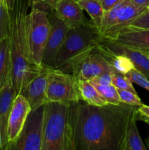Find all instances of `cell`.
<instances>
[{
	"label": "cell",
	"instance_id": "obj_1",
	"mask_svg": "<svg viewBox=\"0 0 149 150\" xmlns=\"http://www.w3.org/2000/svg\"><path fill=\"white\" fill-rule=\"evenodd\" d=\"M76 150H121L127 125L138 106L71 103Z\"/></svg>",
	"mask_w": 149,
	"mask_h": 150
},
{
	"label": "cell",
	"instance_id": "obj_2",
	"mask_svg": "<svg viewBox=\"0 0 149 150\" xmlns=\"http://www.w3.org/2000/svg\"><path fill=\"white\" fill-rule=\"evenodd\" d=\"M29 0H15L11 16V32L9 38L12 62L11 80L17 96L26 85L43 70L45 65H37L32 60L27 36Z\"/></svg>",
	"mask_w": 149,
	"mask_h": 150
},
{
	"label": "cell",
	"instance_id": "obj_3",
	"mask_svg": "<svg viewBox=\"0 0 149 150\" xmlns=\"http://www.w3.org/2000/svg\"><path fill=\"white\" fill-rule=\"evenodd\" d=\"M42 150H76L71 104L46 103Z\"/></svg>",
	"mask_w": 149,
	"mask_h": 150
},
{
	"label": "cell",
	"instance_id": "obj_4",
	"mask_svg": "<svg viewBox=\"0 0 149 150\" xmlns=\"http://www.w3.org/2000/svg\"><path fill=\"white\" fill-rule=\"evenodd\" d=\"M60 70L78 81H90L103 73L114 71L95 43L68 60Z\"/></svg>",
	"mask_w": 149,
	"mask_h": 150
},
{
	"label": "cell",
	"instance_id": "obj_5",
	"mask_svg": "<svg viewBox=\"0 0 149 150\" xmlns=\"http://www.w3.org/2000/svg\"><path fill=\"white\" fill-rule=\"evenodd\" d=\"M79 81L70 73L51 68L48 73L47 100L71 104L82 100Z\"/></svg>",
	"mask_w": 149,
	"mask_h": 150
},
{
	"label": "cell",
	"instance_id": "obj_6",
	"mask_svg": "<svg viewBox=\"0 0 149 150\" xmlns=\"http://www.w3.org/2000/svg\"><path fill=\"white\" fill-rule=\"evenodd\" d=\"M51 24L48 13L31 9L27 16V36L32 60L37 65H42V57L45 48Z\"/></svg>",
	"mask_w": 149,
	"mask_h": 150
},
{
	"label": "cell",
	"instance_id": "obj_7",
	"mask_svg": "<svg viewBox=\"0 0 149 150\" xmlns=\"http://www.w3.org/2000/svg\"><path fill=\"white\" fill-rule=\"evenodd\" d=\"M46 103L31 110L18 137L9 150H42Z\"/></svg>",
	"mask_w": 149,
	"mask_h": 150
},
{
	"label": "cell",
	"instance_id": "obj_8",
	"mask_svg": "<svg viewBox=\"0 0 149 150\" xmlns=\"http://www.w3.org/2000/svg\"><path fill=\"white\" fill-rule=\"evenodd\" d=\"M99 37V32L93 25L70 29L56 59L55 68H62L68 60L94 44Z\"/></svg>",
	"mask_w": 149,
	"mask_h": 150
},
{
	"label": "cell",
	"instance_id": "obj_9",
	"mask_svg": "<svg viewBox=\"0 0 149 150\" xmlns=\"http://www.w3.org/2000/svg\"><path fill=\"white\" fill-rule=\"evenodd\" d=\"M51 29L42 57V64L55 68V62L67 36L70 27L56 15L55 10L48 13Z\"/></svg>",
	"mask_w": 149,
	"mask_h": 150
},
{
	"label": "cell",
	"instance_id": "obj_10",
	"mask_svg": "<svg viewBox=\"0 0 149 150\" xmlns=\"http://www.w3.org/2000/svg\"><path fill=\"white\" fill-rule=\"evenodd\" d=\"M96 48L100 51L118 54L128 57L134 64V68L149 79V55L147 53L121 44L112 42L106 38L99 37L94 41Z\"/></svg>",
	"mask_w": 149,
	"mask_h": 150
},
{
	"label": "cell",
	"instance_id": "obj_11",
	"mask_svg": "<svg viewBox=\"0 0 149 150\" xmlns=\"http://www.w3.org/2000/svg\"><path fill=\"white\" fill-rule=\"evenodd\" d=\"M102 38L147 54L149 53V29L127 26Z\"/></svg>",
	"mask_w": 149,
	"mask_h": 150
},
{
	"label": "cell",
	"instance_id": "obj_12",
	"mask_svg": "<svg viewBox=\"0 0 149 150\" xmlns=\"http://www.w3.org/2000/svg\"><path fill=\"white\" fill-rule=\"evenodd\" d=\"M31 108L27 100L21 94L15 97L12 106L7 125L8 150L15 142L23 127Z\"/></svg>",
	"mask_w": 149,
	"mask_h": 150
},
{
	"label": "cell",
	"instance_id": "obj_13",
	"mask_svg": "<svg viewBox=\"0 0 149 150\" xmlns=\"http://www.w3.org/2000/svg\"><path fill=\"white\" fill-rule=\"evenodd\" d=\"M52 67L45 66L43 70L37 76L34 78L24 88L20 94L27 100L31 110L48 103L47 87H48V73Z\"/></svg>",
	"mask_w": 149,
	"mask_h": 150
},
{
	"label": "cell",
	"instance_id": "obj_14",
	"mask_svg": "<svg viewBox=\"0 0 149 150\" xmlns=\"http://www.w3.org/2000/svg\"><path fill=\"white\" fill-rule=\"evenodd\" d=\"M54 10L70 29L93 25L91 20L85 16L83 9L76 0H60L56 5Z\"/></svg>",
	"mask_w": 149,
	"mask_h": 150
},
{
	"label": "cell",
	"instance_id": "obj_15",
	"mask_svg": "<svg viewBox=\"0 0 149 150\" xmlns=\"http://www.w3.org/2000/svg\"><path fill=\"white\" fill-rule=\"evenodd\" d=\"M16 95L11 79L0 90V133L2 150H8L7 125L12 106Z\"/></svg>",
	"mask_w": 149,
	"mask_h": 150
},
{
	"label": "cell",
	"instance_id": "obj_16",
	"mask_svg": "<svg viewBox=\"0 0 149 150\" xmlns=\"http://www.w3.org/2000/svg\"><path fill=\"white\" fill-rule=\"evenodd\" d=\"M148 7L139 5L131 0H124L123 4L118 11L116 18L110 27L105 31L100 37L106 36L123 27L129 26L131 22L148 10Z\"/></svg>",
	"mask_w": 149,
	"mask_h": 150
},
{
	"label": "cell",
	"instance_id": "obj_17",
	"mask_svg": "<svg viewBox=\"0 0 149 150\" xmlns=\"http://www.w3.org/2000/svg\"><path fill=\"white\" fill-rule=\"evenodd\" d=\"M137 113L130 119L124 135L121 150H147L137 127Z\"/></svg>",
	"mask_w": 149,
	"mask_h": 150
},
{
	"label": "cell",
	"instance_id": "obj_18",
	"mask_svg": "<svg viewBox=\"0 0 149 150\" xmlns=\"http://www.w3.org/2000/svg\"><path fill=\"white\" fill-rule=\"evenodd\" d=\"M12 62L9 39L0 40V90L11 79Z\"/></svg>",
	"mask_w": 149,
	"mask_h": 150
},
{
	"label": "cell",
	"instance_id": "obj_19",
	"mask_svg": "<svg viewBox=\"0 0 149 150\" xmlns=\"http://www.w3.org/2000/svg\"><path fill=\"white\" fill-rule=\"evenodd\" d=\"M78 86L82 100L86 103L99 106L108 104L90 81H79Z\"/></svg>",
	"mask_w": 149,
	"mask_h": 150
},
{
	"label": "cell",
	"instance_id": "obj_20",
	"mask_svg": "<svg viewBox=\"0 0 149 150\" xmlns=\"http://www.w3.org/2000/svg\"><path fill=\"white\" fill-rule=\"evenodd\" d=\"M77 1L83 10L89 13L93 26L99 33L105 13L100 0H78Z\"/></svg>",
	"mask_w": 149,
	"mask_h": 150
},
{
	"label": "cell",
	"instance_id": "obj_21",
	"mask_svg": "<svg viewBox=\"0 0 149 150\" xmlns=\"http://www.w3.org/2000/svg\"><path fill=\"white\" fill-rule=\"evenodd\" d=\"M100 52L115 72L126 75L134 68V64L131 59L125 56L110 54L105 51Z\"/></svg>",
	"mask_w": 149,
	"mask_h": 150
},
{
	"label": "cell",
	"instance_id": "obj_22",
	"mask_svg": "<svg viewBox=\"0 0 149 150\" xmlns=\"http://www.w3.org/2000/svg\"><path fill=\"white\" fill-rule=\"evenodd\" d=\"M11 32V16L0 0V40L9 39Z\"/></svg>",
	"mask_w": 149,
	"mask_h": 150
},
{
	"label": "cell",
	"instance_id": "obj_23",
	"mask_svg": "<svg viewBox=\"0 0 149 150\" xmlns=\"http://www.w3.org/2000/svg\"><path fill=\"white\" fill-rule=\"evenodd\" d=\"M93 84L97 89L98 92L102 95V98L105 100V101L108 103L118 105L121 103L117 88L112 84L99 85L94 84V83H93Z\"/></svg>",
	"mask_w": 149,
	"mask_h": 150
},
{
	"label": "cell",
	"instance_id": "obj_24",
	"mask_svg": "<svg viewBox=\"0 0 149 150\" xmlns=\"http://www.w3.org/2000/svg\"><path fill=\"white\" fill-rule=\"evenodd\" d=\"M112 84L117 89H124V90L132 92L134 93H137L135 89L133 86L132 82L124 74H121L115 71L112 72Z\"/></svg>",
	"mask_w": 149,
	"mask_h": 150
},
{
	"label": "cell",
	"instance_id": "obj_25",
	"mask_svg": "<svg viewBox=\"0 0 149 150\" xmlns=\"http://www.w3.org/2000/svg\"><path fill=\"white\" fill-rule=\"evenodd\" d=\"M117 90H118L121 102L123 103L134 105V106H140L143 104L137 93H134L132 92L124 90V89H117Z\"/></svg>",
	"mask_w": 149,
	"mask_h": 150
},
{
	"label": "cell",
	"instance_id": "obj_26",
	"mask_svg": "<svg viewBox=\"0 0 149 150\" xmlns=\"http://www.w3.org/2000/svg\"><path fill=\"white\" fill-rule=\"evenodd\" d=\"M31 9L42 10L48 13L55 9L56 5L60 0H29Z\"/></svg>",
	"mask_w": 149,
	"mask_h": 150
},
{
	"label": "cell",
	"instance_id": "obj_27",
	"mask_svg": "<svg viewBox=\"0 0 149 150\" xmlns=\"http://www.w3.org/2000/svg\"><path fill=\"white\" fill-rule=\"evenodd\" d=\"M126 76L131 80L132 83H137L141 87L149 91V79L146 78L144 75L140 73L135 68L132 69L131 71L126 74Z\"/></svg>",
	"mask_w": 149,
	"mask_h": 150
},
{
	"label": "cell",
	"instance_id": "obj_28",
	"mask_svg": "<svg viewBox=\"0 0 149 150\" xmlns=\"http://www.w3.org/2000/svg\"><path fill=\"white\" fill-rule=\"evenodd\" d=\"M129 26L149 29V9L142 13L137 18L134 19L132 22L130 23Z\"/></svg>",
	"mask_w": 149,
	"mask_h": 150
},
{
	"label": "cell",
	"instance_id": "obj_29",
	"mask_svg": "<svg viewBox=\"0 0 149 150\" xmlns=\"http://www.w3.org/2000/svg\"><path fill=\"white\" fill-rule=\"evenodd\" d=\"M112 72H106L100 74L99 76L93 78V79L90 80L92 83L99 85H110L112 84Z\"/></svg>",
	"mask_w": 149,
	"mask_h": 150
},
{
	"label": "cell",
	"instance_id": "obj_30",
	"mask_svg": "<svg viewBox=\"0 0 149 150\" xmlns=\"http://www.w3.org/2000/svg\"><path fill=\"white\" fill-rule=\"evenodd\" d=\"M121 1L122 0H100L101 4H102L105 12H107L112 9V7H115L117 4L121 2Z\"/></svg>",
	"mask_w": 149,
	"mask_h": 150
},
{
	"label": "cell",
	"instance_id": "obj_31",
	"mask_svg": "<svg viewBox=\"0 0 149 150\" xmlns=\"http://www.w3.org/2000/svg\"><path fill=\"white\" fill-rule=\"evenodd\" d=\"M137 113L138 114H142V115H144L145 117H148L149 118V106L148 105H146L143 104L140 106H138L137 108Z\"/></svg>",
	"mask_w": 149,
	"mask_h": 150
},
{
	"label": "cell",
	"instance_id": "obj_32",
	"mask_svg": "<svg viewBox=\"0 0 149 150\" xmlns=\"http://www.w3.org/2000/svg\"><path fill=\"white\" fill-rule=\"evenodd\" d=\"M4 2L9 11H12L14 8L15 0H4Z\"/></svg>",
	"mask_w": 149,
	"mask_h": 150
},
{
	"label": "cell",
	"instance_id": "obj_33",
	"mask_svg": "<svg viewBox=\"0 0 149 150\" xmlns=\"http://www.w3.org/2000/svg\"><path fill=\"white\" fill-rule=\"evenodd\" d=\"M139 5L149 8V0H131Z\"/></svg>",
	"mask_w": 149,
	"mask_h": 150
},
{
	"label": "cell",
	"instance_id": "obj_34",
	"mask_svg": "<svg viewBox=\"0 0 149 150\" xmlns=\"http://www.w3.org/2000/svg\"><path fill=\"white\" fill-rule=\"evenodd\" d=\"M137 119H138V120H142V121L145 122L147 123L148 125H149V118L148 117H145V116L142 115V114L137 113Z\"/></svg>",
	"mask_w": 149,
	"mask_h": 150
},
{
	"label": "cell",
	"instance_id": "obj_35",
	"mask_svg": "<svg viewBox=\"0 0 149 150\" xmlns=\"http://www.w3.org/2000/svg\"><path fill=\"white\" fill-rule=\"evenodd\" d=\"M145 145H146V146H147L148 149H149V137L148 138V139H145Z\"/></svg>",
	"mask_w": 149,
	"mask_h": 150
},
{
	"label": "cell",
	"instance_id": "obj_36",
	"mask_svg": "<svg viewBox=\"0 0 149 150\" xmlns=\"http://www.w3.org/2000/svg\"><path fill=\"white\" fill-rule=\"evenodd\" d=\"M0 150H2V145H1V133H0Z\"/></svg>",
	"mask_w": 149,
	"mask_h": 150
},
{
	"label": "cell",
	"instance_id": "obj_37",
	"mask_svg": "<svg viewBox=\"0 0 149 150\" xmlns=\"http://www.w3.org/2000/svg\"><path fill=\"white\" fill-rule=\"evenodd\" d=\"M1 2H2V3H3V4H4V0H1ZM4 5H5V4H4Z\"/></svg>",
	"mask_w": 149,
	"mask_h": 150
},
{
	"label": "cell",
	"instance_id": "obj_38",
	"mask_svg": "<svg viewBox=\"0 0 149 150\" xmlns=\"http://www.w3.org/2000/svg\"><path fill=\"white\" fill-rule=\"evenodd\" d=\"M76 1H78V0H76Z\"/></svg>",
	"mask_w": 149,
	"mask_h": 150
},
{
	"label": "cell",
	"instance_id": "obj_39",
	"mask_svg": "<svg viewBox=\"0 0 149 150\" xmlns=\"http://www.w3.org/2000/svg\"><path fill=\"white\" fill-rule=\"evenodd\" d=\"M148 55H149V53H148Z\"/></svg>",
	"mask_w": 149,
	"mask_h": 150
}]
</instances>
